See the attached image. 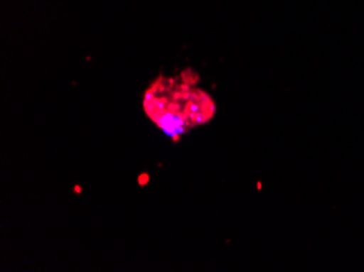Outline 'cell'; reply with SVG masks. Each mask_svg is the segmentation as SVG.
I'll return each instance as SVG.
<instances>
[{
	"mask_svg": "<svg viewBox=\"0 0 364 272\" xmlns=\"http://www.w3.org/2000/svg\"><path fill=\"white\" fill-rule=\"evenodd\" d=\"M167 109L170 111V113H173V114H178L181 109V104H180V102H172V99H170V103H168V107H167Z\"/></svg>",
	"mask_w": 364,
	"mask_h": 272,
	"instance_id": "cell-4",
	"label": "cell"
},
{
	"mask_svg": "<svg viewBox=\"0 0 364 272\" xmlns=\"http://www.w3.org/2000/svg\"><path fill=\"white\" fill-rule=\"evenodd\" d=\"M180 77H181V82H185V83H190L191 87H196L198 83H200V74H198L196 70H193V69H185L183 72H181L180 74Z\"/></svg>",
	"mask_w": 364,
	"mask_h": 272,
	"instance_id": "cell-1",
	"label": "cell"
},
{
	"mask_svg": "<svg viewBox=\"0 0 364 272\" xmlns=\"http://www.w3.org/2000/svg\"><path fill=\"white\" fill-rule=\"evenodd\" d=\"M183 111L188 116L196 114L198 111H201V103L200 102H193V99H188V102H186V104L183 107Z\"/></svg>",
	"mask_w": 364,
	"mask_h": 272,
	"instance_id": "cell-2",
	"label": "cell"
},
{
	"mask_svg": "<svg viewBox=\"0 0 364 272\" xmlns=\"http://www.w3.org/2000/svg\"><path fill=\"white\" fill-rule=\"evenodd\" d=\"M73 191H74V194H82V186L80 185H75L73 187Z\"/></svg>",
	"mask_w": 364,
	"mask_h": 272,
	"instance_id": "cell-8",
	"label": "cell"
},
{
	"mask_svg": "<svg viewBox=\"0 0 364 272\" xmlns=\"http://www.w3.org/2000/svg\"><path fill=\"white\" fill-rule=\"evenodd\" d=\"M193 88H195V87H191L190 83H185V82L176 83V90H180V92H191Z\"/></svg>",
	"mask_w": 364,
	"mask_h": 272,
	"instance_id": "cell-7",
	"label": "cell"
},
{
	"mask_svg": "<svg viewBox=\"0 0 364 272\" xmlns=\"http://www.w3.org/2000/svg\"><path fill=\"white\" fill-rule=\"evenodd\" d=\"M168 103H170V97H157L156 108L161 109V111H165L168 107Z\"/></svg>",
	"mask_w": 364,
	"mask_h": 272,
	"instance_id": "cell-3",
	"label": "cell"
},
{
	"mask_svg": "<svg viewBox=\"0 0 364 272\" xmlns=\"http://www.w3.org/2000/svg\"><path fill=\"white\" fill-rule=\"evenodd\" d=\"M168 95H170V99H172V102H181V99H183V92L176 90V88L172 93H168Z\"/></svg>",
	"mask_w": 364,
	"mask_h": 272,
	"instance_id": "cell-6",
	"label": "cell"
},
{
	"mask_svg": "<svg viewBox=\"0 0 364 272\" xmlns=\"http://www.w3.org/2000/svg\"><path fill=\"white\" fill-rule=\"evenodd\" d=\"M149 181H151V176H149V173H141L139 176H137V183H139V186H147Z\"/></svg>",
	"mask_w": 364,
	"mask_h": 272,
	"instance_id": "cell-5",
	"label": "cell"
}]
</instances>
